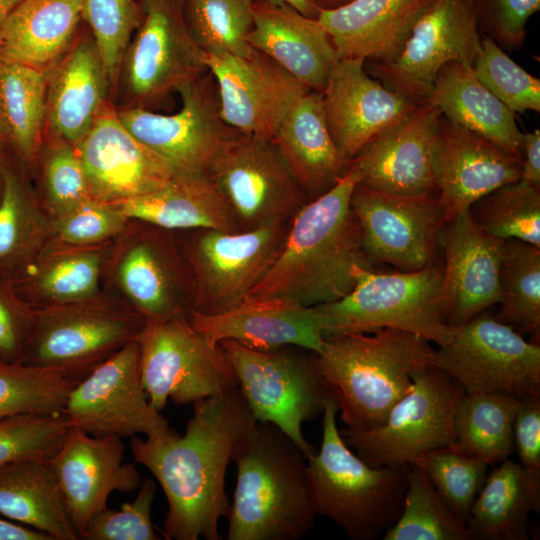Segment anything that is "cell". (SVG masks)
I'll return each instance as SVG.
<instances>
[{
  "mask_svg": "<svg viewBox=\"0 0 540 540\" xmlns=\"http://www.w3.org/2000/svg\"><path fill=\"white\" fill-rule=\"evenodd\" d=\"M256 422L239 387L193 403V414L180 435L131 437L134 462L145 466L168 503L162 526L167 540H218L219 520L230 501L225 476L233 447Z\"/></svg>",
  "mask_w": 540,
  "mask_h": 540,
  "instance_id": "obj_1",
  "label": "cell"
},
{
  "mask_svg": "<svg viewBox=\"0 0 540 540\" xmlns=\"http://www.w3.org/2000/svg\"><path fill=\"white\" fill-rule=\"evenodd\" d=\"M358 182L349 165L331 189L297 211L276 261L245 300L277 298L316 307L352 290L355 265L373 269L350 205Z\"/></svg>",
  "mask_w": 540,
  "mask_h": 540,
  "instance_id": "obj_2",
  "label": "cell"
},
{
  "mask_svg": "<svg viewBox=\"0 0 540 540\" xmlns=\"http://www.w3.org/2000/svg\"><path fill=\"white\" fill-rule=\"evenodd\" d=\"M228 540H297L312 529L315 512L307 456L281 429L255 422L235 443Z\"/></svg>",
  "mask_w": 540,
  "mask_h": 540,
  "instance_id": "obj_3",
  "label": "cell"
},
{
  "mask_svg": "<svg viewBox=\"0 0 540 540\" xmlns=\"http://www.w3.org/2000/svg\"><path fill=\"white\" fill-rule=\"evenodd\" d=\"M325 337L320 372L345 428L378 427L408 392L412 373L433 365L434 348L418 335L384 328Z\"/></svg>",
  "mask_w": 540,
  "mask_h": 540,
  "instance_id": "obj_4",
  "label": "cell"
},
{
  "mask_svg": "<svg viewBox=\"0 0 540 540\" xmlns=\"http://www.w3.org/2000/svg\"><path fill=\"white\" fill-rule=\"evenodd\" d=\"M338 406L329 395L323 411L322 442L307 457L315 512L341 527L352 540H373L399 518L409 466L372 467L345 443L336 424Z\"/></svg>",
  "mask_w": 540,
  "mask_h": 540,
  "instance_id": "obj_5",
  "label": "cell"
},
{
  "mask_svg": "<svg viewBox=\"0 0 540 540\" xmlns=\"http://www.w3.org/2000/svg\"><path fill=\"white\" fill-rule=\"evenodd\" d=\"M354 286L341 299L316 306L324 335L373 333L392 328L438 346L448 343L450 325L443 298V266L435 261L415 271L382 273L355 265Z\"/></svg>",
  "mask_w": 540,
  "mask_h": 540,
  "instance_id": "obj_6",
  "label": "cell"
},
{
  "mask_svg": "<svg viewBox=\"0 0 540 540\" xmlns=\"http://www.w3.org/2000/svg\"><path fill=\"white\" fill-rule=\"evenodd\" d=\"M104 289L146 323L187 318L194 305V279L176 232L129 219L110 244Z\"/></svg>",
  "mask_w": 540,
  "mask_h": 540,
  "instance_id": "obj_7",
  "label": "cell"
},
{
  "mask_svg": "<svg viewBox=\"0 0 540 540\" xmlns=\"http://www.w3.org/2000/svg\"><path fill=\"white\" fill-rule=\"evenodd\" d=\"M35 311L23 363L54 369L79 381L135 340L146 324L106 290L86 300Z\"/></svg>",
  "mask_w": 540,
  "mask_h": 540,
  "instance_id": "obj_8",
  "label": "cell"
},
{
  "mask_svg": "<svg viewBox=\"0 0 540 540\" xmlns=\"http://www.w3.org/2000/svg\"><path fill=\"white\" fill-rule=\"evenodd\" d=\"M219 345L255 420L277 426L307 457L314 454L302 424L323 413L330 395L317 354L307 356L292 351V346L259 350L233 340H223Z\"/></svg>",
  "mask_w": 540,
  "mask_h": 540,
  "instance_id": "obj_9",
  "label": "cell"
},
{
  "mask_svg": "<svg viewBox=\"0 0 540 540\" xmlns=\"http://www.w3.org/2000/svg\"><path fill=\"white\" fill-rule=\"evenodd\" d=\"M463 388L434 365L412 373L408 392L376 428L353 431L342 428L345 443L372 467H405L423 454L455 449V412Z\"/></svg>",
  "mask_w": 540,
  "mask_h": 540,
  "instance_id": "obj_10",
  "label": "cell"
},
{
  "mask_svg": "<svg viewBox=\"0 0 540 540\" xmlns=\"http://www.w3.org/2000/svg\"><path fill=\"white\" fill-rule=\"evenodd\" d=\"M141 7L116 83L118 108L149 109L207 71L205 53L186 28L182 0H143Z\"/></svg>",
  "mask_w": 540,
  "mask_h": 540,
  "instance_id": "obj_11",
  "label": "cell"
},
{
  "mask_svg": "<svg viewBox=\"0 0 540 540\" xmlns=\"http://www.w3.org/2000/svg\"><path fill=\"white\" fill-rule=\"evenodd\" d=\"M289 221L248 230H190L180 239L195 287L193 310L218 314L235 308L265 278L286 238Z\"/></svg>",
  "mask_w": 540,
  "mask_h": 540,
  "instance_id": "obj_12",
  "label": "cell"
},
{
  "mask_svg": "<svg viewBox=\"0 0 540 540\" xmlns=\"http://www.w3.org/2000/svg\"><path fill=\"white\" fill-rule=\"evenodd\" d=\"M433 365L467 394L540 396V346L485 311L456 326L434 349Z\"/></svg>",
  "mask_w": 540,
  "mask_h": 540,
  "instance_id": "obj_13",
  "label": "cell"
},
{
  "mask_svg": "<svg viewBox=\"0 0 540 540\" xmlns=\"http://www.w3.org/2000/svg\"><path fill=\"white\" fill-rule=\"evenodd\" d=\"M144 390L153 409L182 405L238 386L221 346L211 345L187 318L146 323L136 337Z\"/></svg>",
  "mask_w": 540,
  "mask_h": 540,
  "instance_id": "obj_14",
  "label": "cell"
},
{
  "mask_svg": "<svg viewBox=\"0 0 540 540\" xmlns=\"http://www.w3.org/2000/svg\"><path fill=\"white\" fill-rule=\"evenodd\" d=\"M177 92L182 106L176 113L116 107L117 114L137 139L170 164L175 174L208 175L219 151L239 132L221 115L217 87L210 71Z\"/></svg>",
  "mask_w": 540,
  "mask_h": 540,
  "instance_id": "obj_15",
  "label": "cell"
},
{
  "mask_svg": "<svg viewBox=\"0 0 540 540\" xmlns=\"http://www.w3.org/2000/svg\"><path fill=\"white\" fill-rule=\"evenodd\" d=\"M62 413L70 428L97 437L143 434L155 438L171 430L167 419L148 401L136 339L81 379L69 393Z\"/></svg>",
  "mask_w": 540,
  "mask_h": 540,
  "instance_id": "obj_16",
  "label": "cell"
},
{
  "mask_svg": "<svg viewBox=\"0 0 540 540\" xmlns=\"http://www.w3.org/2000/svg\"><path fill=\"white\" fill-rule=\"evenodd\" d=\"M208 176L239 230L289 221L308 202L271 140L238 134L219 151Z\"/></svg>",
  "mask_w": 540,
  "mask_h": 540,
  "instance_id": "obj_17",
  "label": "cell"
},
{
  "mask_svg": "<svg viewBox=\"0 0 540 540\" xmlns=\"http://www.w3.org/2000/svg\"><path fill=\"white\" fill-rule=\"evenodd\" d=\"M481 38L470 0H434L400 51L388 61H375L373 74L388 89L420 103L446 64L473 67Z\"/></svg>",
  "mask_w": 540,
  "mask_h": 540,
  "instance_id": "obj_18",
  "label": "cell"
},
{
  "mask_svg": "<svg viewBox=\"0 0 540 540\" xmlns=\"http://www.w3.org/2000/svg\"><path fill=\"white\" fill-rule=\"evenodd\" d=\"M350 205L371 264L415 271L435 261L439 232L445 223L438 195L396 194L357 183Z\"/></svg>",
  "mask_w": 540,
  "mask_h": 540,
  "instance_id": "obj_19",
  "label": "cell"
},
{
  "mask_svg": "<svg viewBox=\"0 0 540 540\" xmlns=\"http://www.w3.org/2000/svg\"><path fill=\"white\" fill-rule=\"evenodd\" d=\"M205 65L224 121L240 134L271 140L293 104L311 90L253 47L242 56L205 54Z\"/></svg>",
  "mask_w": 540,
  "mask_h": 540,
  "instance_id": "obj_20",
  "label": "cell"
},
{
  "mask_svg": "<svg viewBox=\"0 0 540 540\" xmlns=\"http://www.w3.org/2000/svg\"><path fill=\"white\" fill-rule=\"evenodd\" d=\"M74 146L91 199L99 202L113 204L141 196L163 186L175 174L164 158L123 125L112 100Z\"/></svg>",
  "mask_w": 540,
  "mask_h": 540,
  "instance_id": "obj_21",
  "label": "cell"
},
{
  "mask_svg": "<svg viewBox=\"0 0 540 540\" xmlns=\"http://www.w3.org/2000/svg\"><path fill=\"white\" fill-rule=\"evenodd\" d=\"M522 159L441 116L431 167L445 222L493 190L520 180Z\"/></svg>",
  "mask_w": 540,
  "mask_h": 540,
  "instance_id": "obj_22",
  "label": "cell"
},
{
  "mask_svg": "<svg viewBox=\"0 0 540 540\" xmlns=\"http://www.w3.org/2000/svg\"><path fill=\"white\" fill-rule=\"evenodd\" d=\"M124 451L121 437H97L70 428L50 459L79 537L89 520L107 508L112 492L130 493L140 487L136 463H124Z\"/></svg>",
  "mask_w": 540,
  "mask_h": 540,
  "instance_id": "obj_23",
  "label": "cell"
},
{
  "mask_svg": "<svg viewBox=\"0 0 540 540\" xmlns=\"http://www.w3.org/2000/svg\"><path fill=\"white\" fill-rule=\"evenodd\" d=\"M364 63L362 59H337L320 92L326 125L348 164L417 104L370 77Z\"/></svg>",
  "mask_w": 540,
  "mask_h": 540,
  "instance_id": "obj_24",
  "label": "cell"
},
{
  "mask_svg": "<svg viewBox=\"0 0 540 540\" xmlns=\"http://www.w3.org/2000/svg\"><path fill=\"white\" fill-rule=\"evenodd\" d=\"M442 114L425 100L370 141L349 163L359 184L396 194H436L431 150Z\"/></svg>",
  "mask_w": 540,
  "mask_h": 540,
  "instance_id": "obj_25",
  "label": "cell"
},
{
  "mask_svg": "<svg viewBox=\"0 0 540 540\" xmlns=\"http://www.w3.org/2000/svg\"><path fill=\"white\" fill-rule=\"evenodd\" d=\"M502 243L482 230L469 211L443 224L438 244L444 252L442 290L450 325L460 326L500 302Z\"/></svg>",
  "mask_w": 540,
  "mask_h": 540,
  "instance_id": "obj_26",
  "label": "cell"
},
{
  "mask_svg": "<svg viewBox=\"0 0 540 540\" xmlns=\"http://www.w3.org/2000/svg\"><path fill=\"white\" fill-rule=\"evenodd\" d=\"M187 319L211 345L233 340L259 350L297 346L319 354L325 344L316 307L283 299L245 300L233 309L212 315L191 311Z\"/></svg>",
  "mask_w": 540,
  "mask_h": 540,
  "instance_id": "obj_27",
  "label": "cell"
},
{
  "mask_svg": "<svg viewBox=\"0 0 540 540\" xmlns=\"http://www.w3.org/2000/svg\"><path fill=\"white\" fill-rule=\"evenodd\" d=\"M113 90L96 41L82 21L71 46L49 70L46 130L77 144Z\"/></svg>",
  "mask_w": 540,
  "mask_h": 540,
  "instance_id": "obj_28",
  "label": "cell"
},
{
  "mask_svg": "<svg viewBox=\"0 0 540 540\" xmlns=\"http://www.w3.org/2000/svg\"><path fill=\"white\" fill-rule=\"evenodd\" d=\"M247 42L309 89L322 92L337 60L331 37L317 18L284 3L255 0Z\"/></svg>",
  "mask_w": 540,
  "mask_h": 540,
  "instance_id": "obj_29",
  "label": "cell"
},
{
  "mask_svg": "<svg viewBox=\"0 0 540 540\" xmlns=\"http://www.w3.org/2000/svg\"><path fill=\"white\" fill-rule=\"evenodd\" d=\"M434 0H351L319 9L318 21L333 42L337 59H392Z\"/></svg>",
  "mask_w": 540,
  "mask_h": 540,
  "instance_id": "obj_30",
  "label": "cell"
},
{
  "mask_svg": "<svg viewBox=\"0 0 540 540\" xmlns=\"http://www.w3.org/2000/svg\"><path fill=\"white\" fill-rule=\"evenodd\" d=\"M111 243L74 247L47 241L36 257L8 280L18 297L33 310L95 297L105 290Z\"/></svg>",
  "mask_w": 540,
  "mask_h": 540,
  "instance_id": "obj_31",
  "label": "cell"
},
{
  "mask_svg": "<svg viewBox=\"0 0 540 540\" xmlns=\"http://www.w3.org/2000/svg\"><path fill=\"white\" fill-rule=\"evenodd\" d=\"M271 142L308 201L331 189L349 166L330 135L317 91L293 104Z\"/></svg>",
  "mask_w": 540,
  "mask_h": 540,
  "instance_id": "obj_32",
  "label": "cell"
},
{
  "mask_svg": "<svg viewBox=\"0 0 540 540\" xmlns=\"http://www.w3.org/2000/svg\"><path fill=\"white\" fill-rule=\"evenodd\" d=\"M112 205L129 219L175 232L239 230L231 208L208 175L174 174L158 189Z\"/></svg>",
  "mask_w": 540,
  "mask_h": 540,
  "instance_id": "obj_33",
  "label": "cell"
},
{
  "mask_svg": "<svg viewBox=\"0 0 540 540\" xmlns=\"http://www.w3.org/2000/svg\"><path fill=\"white\" fill-rule=\"evenodd\" d=\"M82 21V0H23L2 26L0 59L49 71Z\"/></svg>",
  "mask_w": 540,
  "mask_h": 540,
  "instance_id": "obj_34",
  "label": "cell"
},
{
  "mask_svg": "<svg viewBox=\"0 0 540 540\" xmlns=\"http://www.w3.org/2000/svg\"><path fill=\"white\" fill-rule=\"evenodd\" d=\"M442 116L522 159L523 133L515 113L476 77L472 66L451 62L438 73L426 99Z\"/></svg>",
  "mask_w": 540,
  "mask_h": 540,
  "instance_id": "obj_35",
  "label": "cell"
},
{
  "mask_svg": "<svg viewBox=\"0 0 540 540\" xmlns=\"http://www.w3.org/2000/svg\"><path fill=\"white\" fill-rule=\"evenodd\" d=\"M0 514L49 535L79 540L50 459H25L0 466Z\"/></svg>",
  "mask_w": 540,
  "mask_h": 540,
  "instance_id": "obj_36",
  "label": "cell"
},
{
  "mask_svg": "<svg viewBox=\"0 0 540 540\" xmlns=\"http://www.w3.org/2000/svg\"><path fill=\"white\" fill-rule=\"evenodd\" d=\"M477 494L466 523L471 540H529V515L540 511V486L519 463H498Z\"/></svg>",
  "mask_w": 540,
  "mask_h": 540,
  "instance_id": "obj_37",
  "label": "cell"
},
{
  "mask_svg": "<svg viewBox=\"0 0 540 540\" xmlns=\"http://www.w3.org/2000/svg\"><path fill=\"white\" fill-rule=\"evenodd\" d=\"M50 217L41 205L33 181L17 159L4 164L0 202V276L11 279L25 268L48 240Z\"/></svg>",
  "mask_w": 540,
  "mask_h": 540,
  "instance_id": "obj_38",
  "label": "cell"
},
{
  "mask_svg": "<svg viewBox=\"0 0 540 540\" xmlns=\"http://www.w3.org/2000/svg\"><path fill=\"white\" fill-rule=\"evenodd\" d=\"M49 71L0 59V113L11 147L30 176L46 132Z\"/></svg>",
  "mask_w": 540,
  "mask_h": 540,
  "instance_id": "obj_39",
  "label": "cell"
},
{
  "mask_svg": "<svg viewBox=\"0 0 540 540\" xmlns=\"http://www.w3.org/2000/svg\"><path fill=\"white\" fill-rule=\"evenodd\" d=\"M521 401L502 394L465 393L455 412V449L488 465L509 458Z\"/></svg>",
  "mask_w": 540,
  "mask_h": 540,
  "instance_id": "obj_40",
  "label": "cell"
},
{
  "mask_svg": "<svg viewBox=\"0 0 540 540\" xmlns=\"http://www.w3.org/2000/svg\"><path fill=\"white\" fill-rule=\"evenodd\" d=\"M500 302L496 319L519 333L540 328V247L503 240L499 267Z\"/></svg>",
  "mask_w": 540,
  "mask_h": 540,
  "instance_id": "obj_41",
  "label": "cell"
},
{
  "mask_svg": "<svg viewBox=\"0 0 540 540\" xmlns=\"http://www.w3.org/2000/svg\"><path fill=\"white\" fill-rule=\"evenodd\" d=\"M383 540H471L466 524L448 508L426 473L409 466L403 508Z\"/></svg>",
  "mask_w": 540,
  "mask_h": 540,
  "instance_id": "obj_42",
  "label": "cell"
},
{
  "mask_svg": "<svg viewBox=\"0 0 540 540\" xmlns=\"http://www.w3.org/2000/svg\"><path fill=\"white\" fill-rule=\"evenodd\" d=\"M31 179L50 219L60 217L91 199L84 167L75 146L47 130Z\"/></svg>",
  "mask_w": 540,
  "mask_h": 540,
  "instance_id": "obj_43",
  "label": "cell"
},
{
  "mask_svg": "<svg viewBox=\"0 0 540 540\" xmlns=\"http://www.w3.org/2000/svg\"><path fill=\"white\" fill-rule=\"evenodd\" d=\"M255 0H182L186 28L208 55H246Z\"/></svg>",
  "mask_w": 540,
  "mask_h": 540,
  "instance_id": "obj_44",
  "label": "cell"
},
{
  "mask_svg": "<svg viewBox=\"0 0 540 540\" xmlns=\"http://www.w3.org/2000/svg\"><path fill=\"white\" fill-rule=\"evenodd\" d=\"M468 211L486 233L540 247V187L520 179L484 195Z\"/></svg>",
  "mask_w": 540,
  "mask_h": 540,
  "instance_id": "obj_45",
  "label": "cell"
},
{
  "mask_svg": "<svg viewBox=\"0 0 540 540\" xmlns=\"http://www.w3.org/2000/svg\"><path fill=\"white\" fill-rule=\"evenodd\" d=\"M78 382L54 369L0 361V418L62 413Z\"/></svg>",
  "mask_w": 540,
  "mask_h": 540,
  "instance_id": "obj_46",
  "label": "cell"
},
{
  "mask_svg": "<svg viewBox=\"0 0 540 540\" xmlns=\"http://www.w3.org/2000/svg\"><path fill=\"white\" fill-rule=\"evenodd\" d=\"M448 508L465 524L487 476L488 464L456 449L431 450L415 462Z\"/></svg>",
  "mask_w": 540,
  "mask_h": 540,
  "instance_id": "obj_47",
  "label": "cell"
},
{
  "mask_svg": "<svg viewBox=\"0 0 540 540\" xmlns=\"http://www.w3.org/2000/svg\"><path fill=\"white\" fill-rule=\"evenodd\" d=\"M142 16L137 0H82V20L96 41L113 97L125 50Z\"/></svg>",
  "mask_w": 540,
  "mask_h": 540,
  "instance_id": "obj_48",
  "label": "cell"
},
{
  "mask_svg": "<svg viewBox=\"0 0 540 540\" xmlns=\"http://www.w3.org/2000/svg\"><path fill=\"white\" fill-rule=\"evenodd\" d=\"M472 68L481 83L514 113L540 111V80L514 62L488 36L482 35Z\"/></svg>",
  "mask_w": 540,
  "mask_h": 540,
  "instance_id": "obj_49",
  "label": "cell"
},
{
  "mask_svg": "<svg viewBox=\"0 0 540 540\" xmlns=\"http://www.w3.org/2000/svg\"><path fill=\"white\" fill-rule=\"evenodd\" d=\"M69 430L63 413L0 418V466L25 459H51Z\"/></svg>",
  "mask_w": 540,
  "mask_h": 540,
  "instance_id": "obj_50",
  "label": "cell"
},
{
  "mask_svg": "<svg viewBox=\"0 0 540 540\" xmlns=\"http://www.w3.org/2000/svg\"><path fill=\"white\" fill-rule=\"evenodd\" d=\"M128 220L112 204L90 199L50 219L47 241L74 247L106 245L120 235Z\"/></svg>",
  "mask_w": 540,
  "mask_h": 540,
  "instance_id": "obj_51",
  "label": "cell"
},
{
  "mask_svg": "<svg viewBox=\"0 0 540 540\" xmlns=\"http://www.w3.org/2000/svg\"><path fill=\"white\" fill-rule=\"evenodd\" d=\"M157 490L156 481H142L132 502L119 510L104 509L95 514L80 535L83 540H159L154 530L151 509Z\"/></svg>",
  "mask_w": 540,
  "mask_h": 540,
  "instance_id": "obj_52",
  "label": "cell"
},
{
  "mask_svg": "<svg viewBox=\"0 0 540 540\" xmlns=\"http://www.w3.org/2000/svg\"><path fill=\"white\" fill-rule=\"evenodd\" d=\"M479 30L502 48L519 49L540 0H470Z\"/></svg>",
  "mask_w": 540,
  "mask_h": 540,
  "instance_id": "obj_53",
  "label": "cell"
},
{
  "mask_svg": "<svg viewBox=\"0 0 540 540\" xmlns=\"http://www.w3.org/2000/svg\"><path fill=\"white\" fill-rule=\"evenodd\" d=\"M36 311L26 305L10 281L0 276V361L23 362Z\"/></svg>",
  "mask_w": 540,
  "mask_h": 540,
  "instance_id": "obj_54",
  "label": "cell"
},
{
  "mask_svg": "<svg viewBox=\"0 0 540 540\" xmlns=\"http://www.w3.org/2000/svg\"><path fill=\"white\" fill-rule=\"evenodd\" d=\"M514 447L520 466L540 486V396L522 399L514 424Z\"/></svg>",
  "mask_w": 540,
  "mask_h": 540,
  "instance_id": "obj_55",
  "label": "cell"
},
{
  "mask_svg": "<svg viewBox=\"0 0 540 540\" xmlns=\"http://www.w3.org/2000/svg\"><path fill=\"white\" fill-rule=\"evenodd\" d=\"M521 180L540 187V131L523 133Z\"/></svg>",
  "mask_w": 540,
  "mask_h": 540,
  "instance_id": "obj_56",
  "label": "cell"
},
{
  "mask_svg": "<svg viewBox=\"0 0 540 540\" xmlns=\"http://www.w3.org/2000/svg\"><path fill=\"white\" fill-rule=\"evenodd\" d=\"M0 540H52V538L21 523L0 519Z\"/></svg>",
  "mask_w": 540,
  "mask_h": 540,
  "instance_id": "obj_57",
  "label": "cell"
},
{
  "mask_svg": "<svg viewBox=\"0 0 540 540\" xmlns=\"http://www.w3.org/2000/svg\"><path fill=\"white\" fill-rule=\"evenodd\" d=\"M273 3H284L298 10L303 15L308 17L317 18L319 8L316 6L314 0H267Z\"/></svg>",
  "mask_w": 540,
  "mask_h": 540,
  "instance_id": "obj_58",
  "label": "cell"
},
{
  "mask_svg": "<svg viewBox=\"0 0 540 540\" xmlns=\"http://www.w3.org/2000/svg\"><path fill=\"white\" fill-rule=\"evenodd\" d=\"M0 158L4 161L17 158L9 142L0 113ZM18 159V158H17Z\"/></svg>",
  "mask_w": 540,
  "mask_h": 540,
  "instance_id": "obj_59",
  "label": "cell"
},
{
  "mask_svg": "<svg viewBox=\"0 0 540 540\" xmlns=\"http://www.w3.org/2000/svg\"><path fill=\"white\" fill-rule=\"evenodd\" d=\"M22 1L23 0H0V32L8 16Z\"/></svg>",
  "mask_w": 540,
  "mask_h": 540,
  "instance_id": "obj_60",
  "label": "cell"
},
{
  "mask_svg": "<svg viewBox=\"0 0 540 540\" xmlns=\"http://www.w3.org/2000/svg\"><path fill=\"white\" fill-rule=\"evenodd\" d=\"M351 0H314L319 9H332L344 5Z\"/></svg>",
  "mask_w": 540,
  "mask_h": 540,
  "instance_id": "obj_61",
  "label": "cell"
},
{
  "mask_svg": "<svg viewBox=\"0 0 540 540\" xmlns=\"http://www.w3.org/2000/svg\"><path fill=\"white\" fill-rule=\"evenodd\" d=\"M4 164L5 161L0 158V202L4 191Z\"/></svg>",
  "mask_w": 540,
  "mask_h": 540,
  "instance_id": "obj_62",
  "label": "cell"
},
{
  "mask_svg": "<svg viewBox=\"0 0 540 540\" xmlns=\"http://www.w3.org/2000/svg\"><path fill=\"white\" fill-rule=\"evenodd\" d=\"M137 1H138V3L141 5V3H142L143 0H137Z\"/></svg>",
  "mask_w": 540,
  "mask_h": 540,
  "instance_id": "obj_63",
  "label": "cell"
}]
</instances>
